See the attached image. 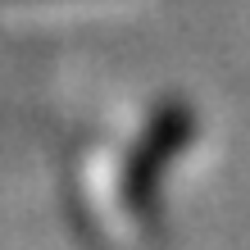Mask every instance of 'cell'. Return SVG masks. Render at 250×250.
I'll list each match as a JSON object with an SVG mask.
<instances>
[{"mask_svg":"<svg viewBox=\"0 0 250 250\" xmlns=\"http://www.w3.org/2000/svg\"><path fill=\"white\" fill-rule=\"evenodd\" d=\"M187 137H191V114H187V109H164V114L150 123V132L141 137L137 155H132V164H127V191H132V200H137V205L150 200L159 168L178 155V146H182Z\"/></svg>","mask_w":250,"mask_h":250,"instance_id":"1","label":"cell"}]
</instances>
